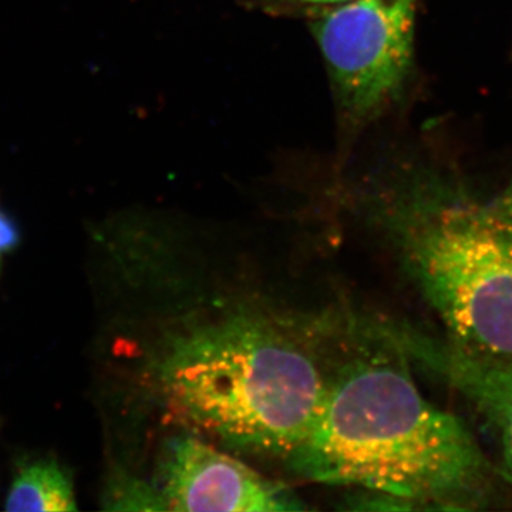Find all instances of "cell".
<instances>
[{
  "instance_id": "cell-4",
  "label": "cell",
  "mask_w": 512,
  "mask_h": 512,
  "mask_svg": "<svg viewBox=\"0 0 512 512\" xmlns=\"http://www.w3.org/2000/svg\"><path fill=\"white\" fill-rule=\"evenodd\" d=\"M416 0H349L313 22L343 110L367 119L399 92L413 56Z\"/></svg>"
},
{
  "instance_id": "cell-10",
  "label": "cell",
  "mask_w": 512,
  "mask_h": 512,
  "mask_svg": "<svg viewBox=\"0 0 512 512\" xmlns=\"http://www.w3.org/2000/svg\"><path fill=\"white\" fill-rule=\"evenodd\" d=\"M301 2H309V3H345L349 2V0H301Z\"/></svg>"
},
{
  "instance_id": "cell-8",
  "label": "cell",
  "mask_w": 512,
  "mask_h": 512,
  "mask_svg": "<svg viewBox=\"0 0 512 512\" xmlns=\"http://www.w3.org/2000/svg\"><path fill=\"white\" fill-rule=\"evenodd\" d=\"M18 241V229L3 212H0V252L10 251Z\"/></svg>"
},
{
  "instance_id": "cell-3",
  "label": "cell",
  "mask_w": 512,
  "mask_h": 512,
  "mask_svg": "<svg viewBox=\"0 0 512 512\" xmlns=\"http://www.w3.org/2000/svg\"><path fill=\"white\" fill-rule=\"evenodd\" d=\"M399 228L404 259L448 343L512 359V215L443 192L412 202Z\"/></svg>"
},
{
  "instance_id": "cell-9",
  "label": "cell",
  "mask_w": 512,
  "mask_h": 512,
  "mask_svg": "<svg viewBox=\"0 0 512 512\" xmlns=\"http://www.w3.org/2000/svg\"><path fill=\"white\" fill-rule=\"evenodd\" d=\"M491 204H493V207L497 208L498 211L512 215V183L508 185L503 194L495 198Z\"/></svg>"
},
{
  "instance_id": "cell-2",
  "label": "cell",
  "mask_w": 512,
  "mask_h": 512,
  "mask_svg": "<svg viewBox=\"0 0 512 512\" xmlns=\"http://www.w3.org/2000/svg\"><path fill=\"white\" fill-rule=\"evenodd\" d=\"M165 343V403L237 450L292 456L311 429L325 383L288 335L244 313L195 320Z\"/></svg>"
},
{
  "instance_id": "cell-6",
  "label": "cell",
  "mask_w": 512,
  "mask_h": 512,
  "mask_svg": "<svg viewBox=\"0 0 512 512\" xmlns=\"http://www.w3.org/2000/svg\"><path fill=\"white\" fill-rule=\"evenodd\" d=\"M421 352L481 414L500 448L505 477L512 483V359L470 355L448 342Z\"/></svg>"
},
{
  "instance_id": "cell-7",
  "label": "cell",
  "mask_w": 512,
  "mask_h": 512,
  "mask_svg": "<svg viewBox=\"0 0 512 512\" xmlns=\"http://www.w3.org/2000/svg\"><path fill=\"white\" fill-rule=\"evenodd\" d=\"M8 511H77L72 483L62 468L40 461L22 468L6 497Z\"/></svg>"
},
{
  "instance_id": "cell-5",
  "label": "cell",
  "mask_w": 512,
  "mask_h": 512,
  "mask_svg": "<svg viewBox=\"0 0 512 512\" xmlns=\"http://www.w3.org/2000/svg\"><path fill=\"white\" fill-rule=\"evenodd\" d=\"M158 508L171 511L303 510L285 485L191 434L165 448Z\"/></svg>"
},
{
  "instance_id": "cell-1",
  "label": "cell",
  "mask_w": 512,
  "mask_h": 512,
  "mask_svg": "<svg viewBox=\"0 0 512 512\" xmlns=\"http://www.w3.org/2000/svg\"><path fill=\"white\" fill-rule=\"evenodd\" d=\"M292 458L303 476L365 488L393 510H471L490 487V464L466 423L392 360L353 367L326 387Z\"/></svg>"
}]
</instances>
